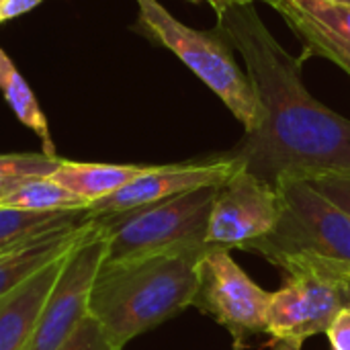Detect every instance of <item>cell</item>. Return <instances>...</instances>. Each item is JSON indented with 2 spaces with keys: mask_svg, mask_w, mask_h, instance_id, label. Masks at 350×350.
<instances>
[{
  "mask_svg": "<svg viewBox=\"0 0 350 350\" xmlns=\"http://www.w3.org/2000/svg\"><path fill=\"white\" fill-rule=\"evenodd\" d=\"M217 27L242 55L262 109L260 125L230 156L273 187L283 178L350 170V119L308 92L301 62L273 37L254 0H226Z\"/></svg>",
  "mask_w": 350,
  "mask_h": 350,
  "instance_id": "6da1fadb",
  "label": "cell"
},
{
  "mask_svg": "<svg viewBox=\"0 0 350 350\" xmlns=\"http://www.w3.org/2000/svg\"><path fill=\"white\" fill-rule=\"evenodd\" d=\"M211 248L103 262L90 291L88 316L115 349L123 350L129 340L193 306L199 265Z\"/></svg>",
  "mask_w": 350,
  "mask_h": 350,
  "instance_id": "7a4b0ae2",
  "label": "cell"
},
{
  "mask_svg": "<svg viewBox=\"0 0 350 350\" xmlns=\"http://www.w3.org/2000/svg\"><path fill=\"white\" fill-rule=\"evenodd\" d=\"M219 187H205L135 211L96 217L94 221L109 238L105 262H123L209 246V217Z\"/></svg>",
  "mask_w": 350,
  "mask_h": 350,
  "instance_id": "3957f363",
  "label": "cell"
},
{
  "mask_svg": "<svg viewBox=\"0 0 350 350\" xmlns=\"http://www.w3.org/2000/svg\"><path fill=\"white\" fill-rule=\"evenodd\" d=\"M139 23L148 33L168 47L189 70H193L244 125L246 133L254 131L262 121V109L256 92L238 64L228 43L217 35L191 29L176 21L158 0H135Z\"/></svg>",
  "mask_w": 350,
  "mask_h": 350,
  "instance_id": "277c9868",
  "label": "cell"
},
{
  "mask_svg": "<svg viewBox=\"0 0 350 350\" xmlns=\"http://www.w3.org/2000/svg\"><path fill=\"white\" fill-rule=\"evenodd\" d=\"M275 187L283 205L281 221L248 250H256L273 265L285 256L312 254L350 271V215L301 178H283Z\"/></svg>",
  "mask_w": 350,
  "mask_h": 350,
  "instance_id": "5b68a950",
  "label": "cell"
},
{
  "mask_svg": "<svg viewBox=\"0 0 350 350\" xmlns=\"http://www.w3.org/2000/svg\"><path fill=\"white\" fill-rule=\"evenodd\" d=\"M277 267L287 273V281L271 293L267 334L275 342H306L312 336L326 334L336 314L347 306L338 279L322 258L310 254L285 256Z\"/></svg>",
  "mask_w": 350,
  "mask_h": 350,
  "instance_id": "8992f818",
  "label": "cell"
},
{
  "mask_svg": "<svg viewBox=\"0 0 350 350\" xmlns=\"http://www.w3.org/2000/svg\"><path fill=\"white\" fill-rule=\"evenodd\" d=\"M269 306L271 293L240 269L230 250L211 248L203 256L193 308L224 326L238 347L250 336L267 334Z\"/></svg>",
  "mask_w": 350,
  "mask_h": 350,
  "instance_id": "52a82bcc",
  "label": "cell"
},
{
  "mask_svg": "<svg viewBox=\"0 0 350 350\" xmlns=\"http://www.w3.org/2000/svg\"><path fill=\"white\" fill-rule=\"evenodd\" d=\"M107 248L109 238L92 219L86 236L66 254L27 350H57L88 318L90 291L105 262Z\"/></svg>",
  "mask_w": 350,
  "mask_h": 350,
  "instance_id": "ba28073f",
  "label": "cell"
},
{
  "mask_svg": "<svg viewBox=\"0 0 350 350\" xmlns=\"http://www.w3.org/2000/svg\"><path fill=\"white\" fill-rule=\"evenodd\" d=\"M281 211L277 187L240 168L215 193L207 244L230 252L234 248L248 250L254 242L275 232Z\"/></svg>",
  "mask_w": 350,
  "mask_h": 350,
  "instance_id": "9c48e42d",
  "label": "cell"
},
{
  "mask_svg": "<svg viewBox=\"0 0 350 350\" xmlns=\"http://www.w3.org/2000/svg\"><path fill=\"white\" fill-rule=\"evenodd\" d=\"M244 164L230 154L215 156L201 162H185V164H166V166H148L137 178L115 191L113 195L98 199L88 205V215L92 219L119 215L127 211H135L170 197L205 189L219 187L232 174H236Z\"/></svg>",
  "mask_w": 350,
  "mask_h": 350,
  "instance_id": "30bf717a",
  "label": "cell"
},
{
  "mask_svg": "<svg viewBox=\"0 0 350 350\" xmlns=\"http://www.w3.org/2000/svg\"><path fill=\"white\" fill-rule=\"evenodd\" d=\"M273 6L312 53L350 74V4L338 0H262Z\"/></svg>",
  "mask_w": 350,
  "mask_h": 350,
  "instance_id": "8fae6325",
  "label": "cell"
},
{
  "mask_svg": "<svg viewBox=\"0 0 350 350\" xmlns=\"http://www.w3.org/2000/svg\"><path fill=\"white\" fill-rule=\"evenodd\" d=\"M66 254L0 297V350H27Z\"/></svg>",
  "mask_w": 350,
  "mask_h": 350,
  "instance_id": "7c38bea8",
  "label": "cell"
},
{
  "mask_svg": "<svg viewBox=\"0 0 350 350\" xmlns=\"http://www.w3.org/2000/svg\"><path fill=\"white\" fill-rule=\"evenodd\" d=\"M92 221L68 232L49 234L37 240H31L23 246H16L12 250H6L0 254V297H4L8 291H12L16 285L33 277L37 271L59 258L62 254L70 252L90 230Z\"/></svg>",
  "mask_w": 350,
  "mask_h": 350,
  "instance_id": "4fadbf2b",
  "label": "cell"
},
{
  "mask_svg": "<svg viewBox=\"0 0 350 350\" xmlns=\"http://www.w3.org/2000/svg\"><path fill=\"white\" fill-rule=\"evenodd\" d=\"M90 221L92 217L88 215V209L29 211L0 207V254L49 234L78 230Z\"/></svg>",
  "mask_w": 350,
  "mask_h": 350,
  "instance_id": "5bb4252c",
  "label": "cell"
},
{
  "mask_svg": "<svg viewBox=\"0 0 350 350\" xmlns=\"http://www.w3.org/2000/svg\"><path fill=\"white\" fill-rule=\"evenodd\" d=\"M146 170L148 166L137 164H86L64 160L49 178L90 205L113 195Z\"/></svg>",
  "mask_w": 350,
  "mask_h": 350,
  "instance_id": "9a60e30c",
  "label": "cell"
},
{
  "mask_svg": "<svg viewBox=\"0 0 350 350\" xmlns=\"http://www.w3.org/2000/svg\"><path fill=\"white\" fill-rule=\"evenodd\" d=\"M0 90L8 103V107L12 109V113L18 117V121L23 125H27L43 144V154L47 156H55V148H53V139L49 133V125L47 119L33 94V90L29 88L27 80L21 76V72L14 68L12 59L0 49Z\"/></svg>",
  "mask_w": 350,
  "mask_h": 350,
  "instance_id": "2e32d148",
  "label": "cell"
},
{
  "mask_svg": "<svg viewBox=\"0 0 350 350\" xmlns=\"http://www.w3.org/2000/svg\"><path fill=\"white\" fill-rule=\"evenodd\" d=\"M0 207L29 209V211H68V209H88V203L78 195L70 193L53 178H29L21 189L6 197Z\"/></svg>",
  "mask_w": 350,
  "mask_h": 350,
  "instance_id": "e0dca14e",
  "label": "cell"
},
{
  "mask_svg": "<svg viewBox=\"0 0 350 350\" xmlns=\"http://www.w3.org/2000/svg\"><path fill=\"white\" fill-rule=\"evenodd\" d=\"M64 160L47 154H0V176L43 178L51 176Z\"/></svg>",
  "mask_w": 350,
  "mask_h": 350,
  "instance_id": "ac0fdd59",
  "label": "cell"
},
{
  "mask_svg": "<svg viewBox=\"0 0 350 350\" xmlns=\"http://www.w3.org/2000/svg\"><path fill=\"white\" fill-rule=\"evenodd\" d=\"M316 193L336 205L340 211L350 215V170L342 172H328L306 180Z\"/></svg>",
  "mask_w": 350,
  "mask_h": 350,
  "instance_id": "d6986e66",
  "label": "cell"
},
{
  "mask_svg": "<svg viewBox=\"0 0 350 350\" xmlns=\"http://www.w3.org/2000/svg\"><path fill=\"white\" fill-rule=\"evenodd\" d=\"M57 350H119L113 347L105 330L94 318H84L80 326L70 334V338Z\"/></svg>",
  "mask_w": 350,
  "mask_h": 350,
  "instance_id": "ffe728a7",
  "label": "cell"
},
{
  "mask_svg": "<svg viewBox=\"0 0 350 350\" xmlns=\"http://www.w3.org/2000/svg\"><path fill=\"white\" fill-rule=\"evenodd\" d=\"M332 350H350V304H347L326 330Z\"/></svg>",
  "mask_w": 350,
  "mask_h": 350,
  "instance_id": "44dd1931",
  "label": "cell"
},
{
  "mask_svg": "<svg viewBox=\"0 0 350 350\" xmlns=\"http://www.w3.org/2000/svg\"><path fill=\"white\" fill-rule=\"evenodd\" d=\"M41 2L43 0H0V23L21 16Z\"/></svg>",
  "mask_w": 350,
  "mask_h": 350,
  "instance_id": "7402d4cb",
  "label": "cell"
},
{
  "mask_svg": "<svg viewBox=\"0 0 350 350\" xmlns=\"http://www.w3.org/2000/svg\"><path fill=\"white\" fill-rule=\"evenodd\" d=\"M310 256H312V254H310ZM318 258H322V256H318ZM322 260L326 262V267L330 269V273L338 279V283H340V287H342V293H345V299H347V304H350V271L347 267L334 262V260H328V258H322Z\"/></svg>",
  "mask_w": 350,
  "mask_h": 350,
  "instance_id": "603a6c76",
  "label": "cell"
},
{
  "mask_svg": "<svg viewBox=\"0 0 350 350\" xmlns=\"http://www.w3.org/2000/svg\"><path fill=\"white\" fill-rule=\"evenodd\" d=\"M29 178H16V176H0V203L10 197L16 189H21Z\"/></svg>",
  "mask_w": 350,
  "mask_h": 350,
  "instance_id": "cb8c5ba5",
  "label": "cell"
},
{
  "mask_svg": "<svg viewBox=\"0 0 350 350\" xmlns=\"http://www.w3.org/2000/svg\"><path fill=\"white\" fill-rule=\"evenodd\" d=\"M304 342H297V340H277L273 345V350H301Z\"/></svg>",
  "mask_w": 350,
  "mask_h": 350,
  "instance_id": "d4e9b609",
  "label": "cell"
},
{
  "mask_svg": "<svg viewBox=\"0 0 350 350\" xmlns=\"http://www.w3.org/2000/svg\"><path fill=\"white\" fill-rule=\"evenodd\" d=\"M191 2H197V4H209L215 12H219L221 8H224V4H226V0H191Z\"/></svg>",
  "mask_w": 350,
  "mask_h": 350,
  "instance_id": "484cf974",
  "label": "cell"
},
{
  "mask_svg": "<svg viewBox=\"0 0 350 350\" xmlns=\"http://www.w3.org/2000/svg\"><path fill=\"white\" fill-rule=\"evenodd\" d=\"M338 2H349V4H350V0H338Z\"/></svg>",
  "mask_w": 350,
  "mask_h": 350,
  "instance_id": "4316f807",
  "label": "cell"
}]
</instances>
